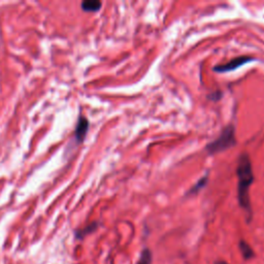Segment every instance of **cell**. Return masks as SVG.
I'll return each instance as SVG.
<instances>
[{
	"label": "cell",
	"mask_w": 264,
	"mask_h": 264,
	"mask_svg": "<svg viewBox=\"0 0 264 264\" xmlns=\"http://www.w3.org/2000/svg\"><path fill=\"white\" fill-rule=\"evenodd\" d=\"M236 144L235 140V128L233 125H228L221 131L218 138L210 143L207 144L206 151L208 154L214 155L217 153H221L234 147Z\"/></svg>",
	"instance_id": "7a4b0ae2"
},
{
	"label": "cell",
	"mask_w": 264,
	"mask_h": 264,
	"mask_svg": "<svg viewBox=\"0 0 264 264\" xmlns=\"http://www.w3.org/2000/svg\"><path fill=\"white\" fill-rule=\"evenodd\" d=\"M240 249H241V252L243 254V257L246 260H249V259H251V258H253L255 256L254 250L252 249V246L244 240H242L240 242Z\"/></svg>",
	"instance_id": "8992f818"
},
{
	"label": "cell",
	"mask_w": 264,
	"mask_h": 264,
	"mask_svg": "<svg viewBox=\"0 0 264 264\" xmlns=\"http://www.w3.org/2000/svg\"><path fill=\"white\" fill-rule=\"evenodd\" d=\"M216 264H228V263L225 262V261H221V260H220V261H217Z\"/></svg>",
	"instance_id": "8fae6325"
},
{
	"label": "cell",
	"mask_w": 264,
	"mask_h": 264,
	"mask_svg": "<svg viewBox=\"0 0 264 264\" xmlns=\"http://www.w3.org/2000/svg\"><path fill=\"white\" fill-rule=\"evenodd\" d=\"M208 97L211 98V100H215V101L220 100V98L222 97V92H221V91H215V92L211 93V95H209Z\"/></svg>",
	"instance_id": "30bf717a"
},
{
	"label": "cell",
	"mask_w": 264,
	"mask_h": 264,
	"mask_svg": "<svg viewBox=\"0 0 264 264\" xmlns=\"http://www.w3.org/2000/svg\"><path fill=\"white\" fill-rule=\"evenodd\" d=\"M138 264H152V253L149 249H144L141 252Z\"/></svg>",
	"instance_id": "ba28073f"
},
{
	"label": "cell",
	"mask_w": 264,
	"mask_h": 264,
	"mask_svg": "<svg viewBox=\"0 0 264 264\" xmlns=\"http://www.w3.org/2000/svg\"><path fill=\"white\" fill-rule=\"evenodd\" d=\"M253 60H255L253 57L240 56V57H236V58L232 59V60H230L227 63L216 65L214 68H212V70H214V71L220 72V73L229 72V71H232V70H237V68H240L241 66H243V65H245L246 63H249V62H251Z\"/></svg>",
	"instance_id": "3957f363"
},
{
	"label": "cell",
	"mask_w": 264,
	"mask_h": 264,
	"mask_svg": "<svg viewBox=\"0 0 264 264\" xmlns=\"http://www.w3.org/2000/svg\"><path fill=\"white\" fill-rule=\"evenodd\" d=\"M208 181H209V175L207 174L206 176H202L201 178H199V180L196 183H195V185H193L191 187V188L188 190V192L186 193V196H190V195L197 194L200 190H202L204 187L207 186Z\"/></svg>",
	"instance_id": "5b68a950"
},
{
	"label": "cell",
	"mask_w": 264,
	"mask_h": 264,
	"mask_svg": "<svg viewBox=\"0 0 264 264\" xmlns=\"http://www.w3.org/2000/svg\"><path fill=\"white\" fill-rule=\"evenodd\" d=\"M96 228H97V223H92V224L88 225L85 229H82V230H80L78 233H76V236H78V237H83V236H85L86 234H88V233H90L92 231H94Z\"/></svg>",
	"instance_id": "9c48e42d"
},
{
	"label": "cell",
	"mask_w": 264,
	"mask_h": 264,
	"mask_svg": "<svg viewBox=\"0 0 264 264\" xmlns=\"http://www.w3.org/2000/svg\"><path fill=\"white\" fill-rule=\"evenodd\" d=\"M102 3L97 0H86L82 3V8L85 12H97L100 10Z\"/></svg>",
	"instance_id": "52a82bcc"
},
{
	"label": "cell",
	"mask_w": 264,
	"mask_h": 264,
	"mask_svg": "<svg viewBox=\"0 0 264 264\" xmlns=\"http://www.w3.org/2000/svg\"><path fill=\"white\" fill-rule=\"evenodd\" d=\"M89 129V122L85 117H81L75 128V139L78 141H83Z\"/></svg>",
	"instance_id": "277c9868"
},
{
	"label": "cell",
	"mask_w": 264,
	"mask_h": 264,
	"mask_svg": "<svg viewBox=\"0 0 264 264\" xmlns=\"http://www.w3.org/2000/svg\"><path fill=\"white\" fill-rule=\"evenodd\" d=\"M236 176H237V200L241 208L246 212V221L250 222L252 219V206L250 200V186L254 182V173L251 159L246 153L241 154L237 160L236 166Z\"/></svg>",
	"instance_id": "6da1fadb"
}]
</instances>
